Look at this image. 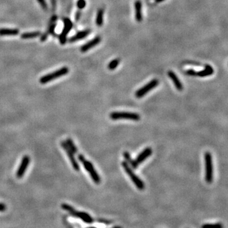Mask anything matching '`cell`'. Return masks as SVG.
Masks as SVG:
<instances>
[{
	"instance_id": "6da1fadb",
	"label": "cell",
	"mask_w": 228,
	"mask_h": 228,
	"mask_svg": "<svg viewBox=\"0 0 228 228\" xmlns=\"http://www.w3.org/2000/svg\"><path fill=\"white\" fill-rule=\"evenodd\" d=\"M78 159L82 163L84 169L88 172L94 183L97 184H99L101 182V179L98 174L97 173V171L94 169L92 163L86 160L85 157L82 154H79L78 155Z\"/></svg>"
},
{
	"instance_id": "ac0fdd59",
	"label": "cell",
	"mask_w": 228,
	"mask_h": 228,
	"mask_svg": "<svg viewBox=\"0 0 228 228\" xmlns=\"http://www.w3.org/2000/svg\"><path fill=\"white\" fill-rule=\"evenodd\" d=\"M41 33L39 31H36V32H31V33H24L21 34V38L23 39H32L38 38V37L41 36Z\"/></svg>"
},
{
	"instance_id": "277c9868",
	"label": "cell",
	"mask_w": 228,
	"mask_h": 228,
	"mask_svg": "<svg viewBox=\"0 0 228 228\" xmlns=\"http://www.w3.org/2000/svg\"><path fill=\"white\" fill-rule=\"evenodd\" d=\"M68 71H69V69H68V67H63L53 72L48 74H47V75H45L41 77L39 79V82L41 84H46L53 80H54L55 79L59 78L60 77L66 75V74L68 73Z\"/></svg>"
},
{
	"instance_id": "9c48e42d",
	"label": "cell",
	"mask_w": 228,
	"mask_h": 228,
	"mask_svg": "<svg viewBox=\"0 0 228 228\" xmlns=\"http://www.w3.org/2000/svg\"><path fill=\"white\" fill-rule=\"evenodd\" d=\"M63 23H64V27H63L62 33L59 36L60 43L62 45H65L66 43L67 34L68 33H69L73 26L71 20L68 18H65L64 19H63Z\"/></svg>"
},
{
	"instance_id": "7a4b0ae2",
	"label": "cell",
	"mask_w": 228,
	"mask_h": 228,
	"mask_svg": "<svg viewBox=\"0 0 228 228\" xmlns=\"http://www.w3.org/2000/svg\"><path fill=\"white\" fill-rule=\"evenodd\" d=\"M122 166H123L125 172H126L127 174L128 175L129 177L131 179V181L133 182V183L137 187V188L140 190L144 189H145L144 183H143L142 180L138 176H137V175L135 174L133 170H132V168L129 166V163L126 161H124L122 162Z\"/></svg>"
},
{
	"instance_id": "5b68a950",
	"label": "cell",
	"mask_w": 228,
	"mask_h": 228,
	"mask_svg": "<svg viewBox=\"0 0 228 228\" xmlns=\"http://www.w3.org/2000/svg\"><path fill=\"white\" fill-rule=\"evenodd\" d=\"M110 118L114 120L120 119H127L137 121L140 120L141 117L138 114L136 113L114 112L110 114Z\"/></svg>"
},
{
	"instance_id": "f546056e",
	"label": "cell",
	"mask_w": 228,
	"mask_h": 228,
	"mask_svg": "<svg viewBox=\"0 0 228 228\" xmlns=\"http://www.w3.org/2000/svg\"><path fill=\"white\" fill-rule=\"evenodd\" d=\"M81 12H79V11H78L77 12H76V17H75V20H76V21H77H77L79 20V19H80V17H81Z\"/></svg>"
},
{
	"instance_id": "8992f818",
	"label": "cell",
	"mask_w": 228,
	"mask_h": 228,
	"mask_svg": "<svg viewBox=\"0 0 228 228\" xmlns=\"http://www.w3.org/2000/svg\"><path fill=\"white\" fill-rule=\"evenodd\" d=\"M152 148L150 147L146 148L144 150L140 153L135 160H132V162L131 164V166L134 169H137L140 166V164H141L142 162H144L146 158L149 157L152 155Z\"/></svg>"
},
{
	"instance_id": "5bb4252c",
	"label": "cell",
	"mask_w": 228,
	"mask_h": 228,
	"mask_svg": "<svg viewBox=\"0 0 228 228\" xmlns=\"http://www.w3.org/2000/svg\"><path fill=\"white\" fill-rule=\"evenodd\" d=\"M135 17L137 22H141L143 20L142 15V3L140 0H137L134 3Z\"/></svg>"
},
{
	"instance_id": "7402d4cb",
	"label": "cell",
	"mask_w": 228,
	"mask_h": 228,
	"mask_svg": "<svg viewBox=\"0 0 228 228\" xmlns=\"http://www.w3.org/2000/svg\"><path fill=\"white\" fill-rule=\"evenodd\" d=\"M86 2L85 0H78L77 2V7L79 9L82 10L86 7Z\"/></svg>"
},
{
	"instance_id": "d4e9b609",
	"label": "cell",
	"mask_w": 228,
	"mask_h": 228,
	"mask_svg": "<svg viewBox=\"0 0 228 228\" xmlns=\"http://www.w3.org/2000/svg\"><path fill=\"white\" fill-rule=\"evenodd\" d=\"M203 227H217V228H221L222 226L220 224H206L202 226Z\"/></svg>"
},
{
	"instance_id": "4dcf8cb0",
	"label": "cell",
	"mask_w": 228,
	"mask_h": 228,
	"mask_svg": "<svg viewBox=\"0 0 228 228\" xmlns=\"http://www.w3.org/2000/svg\"><path fill=\"white\" fill-rule=\"evenodd\" d=\"M99 222H102V223H104V224H110V221H107V220H103V219H101V220H99L98 221Z\"/></svg>"
},
{
	"instance_id": "3957f363",
	"label": "cell",
	"mask_w": 228,
	"mask_h": 228,
	"mask_svg": "<svg viewBox=\"0 0 228 228\" xmlns=\"http://www.w3.org/2000/svg\"><path fill=\"white\" fill-rule=\"evenodd\" d=\"M205 181L207 183H211L214 179V167L212 157L210 152H206L205 154Z\"/></svg>"
},
{
	"instance_id": "4316f807",
	"label": "cell",
	"mask_w": 228,
	"mask_h": 228,
	"mask_svg": "<svg viewBox=\"0 0 228 228\" xmlns=\"http://www.w3.org/2000/svg\"><path fill=\"white\" fill-rule=\"evenodd\" d=\"M48 34H49L48 33H45L43 35L41 36V38H40L41 41H42V42L45 41L47 39V38H48Z\"/></svg>"
},
{
	"instance_id": "ffe728a7",
	"label": "cell",
	"mask_w": 228,
	"mask_h": 228,
	"mask_svg": "<svg viewBox=\"0 0 228 228\" xmlns=\"http://www.w3.org/2000/svg\"><path fill=\"white\" fill-rule=\"evenodd\" d=\"M67 145H68V146L69 147L71 148V150L74 153H77L78 150H77V148L76 147V146L74 145V143L73 142V141L71 139V138H68L67 139V140L65 141Z\"/></svg>"
},
{
	"instance_id": "ba28073f",
	"label": "cell",
	"mask_w": 228,
	"mask_h": 228,
	"mask_svg": "<svg viewBox=\"0 0 228 228\" xmlns=\"http://www.w3.org/2000/svg\"><path fill=\"white\" fill-rule=\"evenodd\" d=\"M60 144L63 148V149L64 150L65 152L67 153L68 158H69L71 163L74 170L76 171H79V170H80V167H79V165L76 160V158H75V157H74V153L71 150V148L68 146L65 141H61Z\"/></svg>"
},
{
	"instance_id": "9a60e30c",
	"label": "cell",
	"mask_w": 228,
	"mask_h": 228,
	"mask_svg": "<svg viewBox=\"0 0 228 228\" xmlns=\"http://www.w3.org/2000/svg\"><path fill=\"white\" fill-rule=\"evenodd\" d=\"M90 33H91V30H85L83 31L79 32L78 33H77L74 36L71 37V38L68 39V41H69L70 43H74V42L86 38V37H87L90 34Z\"/></svg>"
},
{
	"instance_id": "4fadbf2b",
	"label": "cell",
	"mask_w": 228,
	"mask_h": 228,
	"mask_svg": "<svg viewBox=\"0 0 228 228\" xmlns=\"http://www.w3.org/2000/svg\"><path fill=\"white\" fill-rule=\"evenodd\" d=\"M168 76L172 81L176 88L177 90H179V91H182V90L183 89V86L182 83L181 82V81H180L179 78L177 77V76H176V74H175L173 71H169L168 72Z\"/></svg>"
},
{
	"instance_id": "44dd1931",
	"label": "cell",
	"mask_w": 228,
	"mask_h": 228,
	"mask_svg": "<svg viewBox=\"0 0 228 228\" xmlns=\"http://www.w3.org/2000/svg\"><path fill=\"white\" fill-rule=\"evenodd\" d=\"M120 63V60L117 58V59H114L112 61H111L108 64V68L110 70H114L115 68L117 67Z\"/></svg>"
},
{
	"instance_id": "52a82bcc",
	"label": "cell",
	"mask_w": 228,
	"mask_h": 228,
	"mask_svg": "<svg viewBox=\"0 0 228 228\" xmlns=\"http://www.w3.org/2000/svg\"><path fill=\"white\" fill-rule=\"evenodd\" d=\"M158 84H159V82L157 79H153V80H152L150 82L146 84V85H145L143 88L137 90L135 93L136 97L137 98H141L143 97L146 94L149 93L150 91H151L152 89L156 88L158 85Z\"/></svg>"
},
{
	"instance_id": "cb8c5ba5",
	"label": "cell",
	"mask_w": 228,
	"mask_h": 228,
	"mask_svg": "<svg viewBox=\"0 0 228 228\" xmlns=\"http://www.w3.org/2000/svg\"><path fill=\"white\" fill-rule=\"evenodd\" d=\"M37 1L39 3L42 8H43L45 11H47L48 9V4L45 0H37Z\"/></svg>"
},
{
	"instance_id": "2e32d148",
	"label": "cell",
	"mask_w": 228,
	"mask_h": 228,
	"mask_svg": "<svg viewBox=\"0 0 228 228\" xmlns=\"http://www.w3.org/2000/svg\"><path fill=\"white\" fill-rule=\"evenodd\" d=\"M213 74H214V68L210 65L206 64L205 65L204 70L197 72V76H198L200 77H204L206 76H210L211 75H212Z\"/></svg>"
},
{
	"instance_id": "8fae6325",
	"label": "cell",
	"mask_w": 228,
	"mask_h": 228,
	"mask_svg": "<svg viewBox=\"0 0 228 228\" xmlns=\"http://www.w3.org/2000/svg\"><path fill=\"white\" fill-rule=\"evenodd\" d=\"M72 215L77 217V218L81 219L83 222L88 224H91L93 222V217L87 212H79L75 210Z\"/></svg>"
},
{
	"instance_id": "1f68e13d",
	"label": "cell",
	"mask_w": 228,
	"mask_h": 228,
	"mask_svg": "<svg viewBox=\"0 0 228 228\" xmlns=\"http://www.w3.org/2000/svg\"><path fill=\"white\" fill-rule=\"evenodd\" d=\"M156 3H160V2H162L163 1H165V0H155Z\"/></svg>"
},
{
	"instance_id": "d6986e66",
	"label": "cell",
	"mask_w": 228,
	"mask_h": 228,
	"mask_svg": "<svg viewBox=\"0 0 228 228\" xmlns=\"http://www.w3.org/2000/svg\"><path fill=\"white\" fill-rule=\"evenodd\" d=\"M103 15H104V10L102 8H100L98 10L97 15V19H96V23L98 26L101 27L102 26L103 23Z\"/></svg>"
},
{
	"instance_id": "484cf974",
	"label": "cell",
	"mask_w": 228,
	"mask_h": 228,
	"mask_svg": "<svg viewBox=\"0 0 228 228\" xmlns=\"http://www.w3.org/2000/svg\"><path fill=\"white\" fill-rule=\"evenodd\" d=\"M186 73L189 76H197V72L193 69H188L186 71Z\"/></svg>"
},
{
	"instance_id": "83f0119b",
	"label": "cell",
	"mask_w": 228,
	"mask_h": 228,
	"mask_svg": "<svg viewBox=\"0 0 228 228\" xmlns=\"http://www.w3.org/2000/svg\"><path fill=\"white\" fill-rule=\"evenodd\" d=\"M51 4H52V10L53 11L55 12V9H56V0H51Z\"/></svg>"
},
{
	"instance_id": "603a6c76",
	"label": "cell",
	"mask_w": 228,
	"mask_h": 228,
	"mask_svg": "<svg viewBox=\"0 0 228 228\" xmlns=\"http://www.w3.org/2000/svg\"><path fill=\"white\" fill-rule=\"evenodd\" d=\"M123 155H124V157L125 160H126V162H127L129 164H130V166H131V164L132 163V160H132V159H131V155H130V154L129 153V152H124Z\"/></svg>"
},
{
	"instance_id": "7c38bea8",
	"label": "cell",
	"mask_w": 228,
	"mask_h": 228,
	"mask_svg": "<svg viewBox=\"0 0 228 228\" xmlns=\"http://www.w3.org/2000/svg\"><path fill=\"white\" fill-rule=\"evenodd\" d=\"M101 41V38L100 36H97L96 38H94L92 40L89 41L87 43L84 45L81 48V51L84 53L88 51L91 48H93L94 46H96L97 45H98Z\"/></svg>"
},
{
	"instance_id": "f1b7e54d",
	"label": "cell",
	"mask_w": 228,
	"mask_h": 228,
	"mask_svg": "<svg viewBox=\"0 0 228 228\" xmlns=\"http://www.w3.org/2000/svg\"><path fill=\"white\" fill-rule=\"evenodd\" d=\"M7 209V206L3 203H0V212H4Z\"/></svg>"
},
{
	"instance_id": "e0dca14e",
	"label": "cell",
	"mask_w": 228,
	"mask_h": 228,
	"mask_svg": "<svg viewBox=\"0 0 228 228\" xmlns=\"http://www.w3.org/2000/svg\"><path fill=\"white\" fill-rule=\"evenodd\" d=\"M19 34V30L17 29H0V36H16Z\"/></svg>"
},
{
	"instance_id": "30bf717a",
	"label": "cell",
	"mask_w": 228,
	"mask_h": 228,
	"mask_svg": "<svg viewBox=\"0 0 228 228\" xmlns=\"http://www.w3.org/2000/svg\"><path fill=\"white\" fill-rule=\"evenodd\" d=\"M30 157L28 155H24L23 157L22 161H21L20 166L17 169V174H16V176L19 179L22 178L24 176L30 163Z\"/></svg>"
}]
</instances>
